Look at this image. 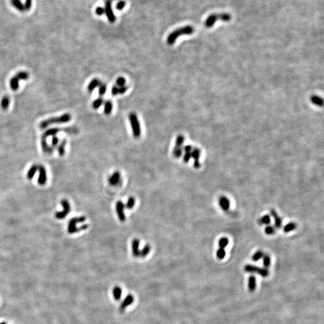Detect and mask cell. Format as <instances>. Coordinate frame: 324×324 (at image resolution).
I'll return each instance as SVG.
<instances>
[{"mask_svg":"<svg viewBox=\"0 0 324 324\" xmlns=\"http://www.w3.org/2000/svg\"><path fill=\"white\" fill-rule=\"evenodd\" d=\"M216 256H217V258L220 260L224 259L226 256V252H225V249L219 248L216 252Z\"/></svg>","mask_w":324,"mask_h":324,"instance_id":"32","label":"cell"},{"mask_svg":"<svg viewBox=\"0 0 324 324\" xmlns=\"http://www.w3.org/2000/svg\"><path fill=\"white\" fill-rule=\"evenodd\" d=\"M151 246L149 244H146L144 247L142 248V249L141 250L140 252V256L139 258H145L151 252Z\"/></svg>","mask_w":324,"mask_h":324,"instance_id":"20","label":"cell"},{"mask_svg":"<svg viewBox=\"0 0 324 324\" xmlns=\"http://www.w3.org/2000/svg\"><path fill=\"white\" fill-rule=\"evenodd\" d=\"M270 214H271V215L273 216V217L274 218L275 226L276 227L277 229L280 228V227H282V219L279 217V215H278V214L277 213L276 211L274 210V209H271V210H270Z\"/></svg>","mask_w":324,"mask_h":324,"instance_id":"14","label":"cell"},{"mask_svg":"<svg viewBox=\"0 0 324 324\" xmlns=\"http://www.w3.org/2000/svg\"><path fill=\"white\" fill-rule=\"evenodd\" d=\"M263 264L265 268H268L271 264V258L268 255H263Z\"/></svg>","mask_w":324,"mask_h":324,"instance_id":"38","label":"cell"},{"mask_svg":"<svg viewBox=\"0 0 324 324\" xmlns=\"http://www.w3.org/2000/svg\"><path fill=\"white\" fill-rule=\"evenodd\" d=\"M121 175L119 171H115L108 178V182L112 186H118L121 183Z\"/></svg>","mask_w":324,"mask_h":324,"instance_id":"8","label":"cell"},{"mask_svg":"<svg viewBox=\"0 0 324 324\" xmlns=\"http://www.w3.org/2000/svg\"><path fill=\"white\" fill-rule=\"evenodd\" d=\"M129 89V87L124 85L121 87H119V94H125Z\"/></svg>","mask_w":324,"mask_h":324,"instance_id":"44","label":"cell"},{"mask_svg":"<svg viewBox=\"0 0 324 324\" xmlns=\"http://www.w3.org/2000/svg\"><path fill=\"white\" fill-rule=\"evenodd\" d=\"M140 241L138 238H134L131 241L132 255L134 258H139L141 250L139 249Z\"/></svg>","mask_w":324,"mask_h":324,"instance_id":"11","label":"cell"},{"mask_svg":"<svg viewBox=\"0 0 324 324\" xmlns=\"http://www.w3.org/2000/svg\"><path fill=\"white\" fill-rule=\"evenodd\" d=\"M182 150L183 148L182 146L175 145L172 151V154L175 158L178 159L181 157L182 154Z\"/></svg>","mask_w":324,"mask_h":324,"instance_id":"22","label":"cell"},{"mask_svg":"<svg viewBox=\"0 0 324 324\" xmlns=\"http://www.w3.org/2000/svg\"><path fill=\"white\" fill-rule=\"evenodd\" d=\"M112 295L113 298L116 301H119L121 297L122 289L119 286H115L112 289Z\"/></svg>","mask_w":324,"mask_h":324,"instance_id":"19","label":"cell"},{"mask_svg":"<svg viewBox=\"0 0 324 324\" xmlns=\"http://www.w3.org/2000/svg\"><path fill=\"white\" fill-rule=\"evenodd\" d=\"M111 94L113 96L119 94V87L116 85L113 86L111 89Z\"/></svg>","mask_w":324,"mask_h":324,"instance_id":"43","label":"cell"},{"mask_svg":"<svg viewBox=\"0 0 324 324\" xmlns=\"http://www.w3.org/2000/svg\"><path fill=\"white\" fill-rule=\"evenodd\" d=\"M184 136L182 134H179L176 138L175 140V145L178 146H182L184 142Z\"/></svg>","mask_w":324,"mask_h":324,"instance_id":"33","label":"cell"},{"mask_svg":"<svg viewBox=\"0 0 324 324\" xmlns=\"http://www.w3.org/2000/svg\"><path fill=\"white\" fill-rule=\"evenodd\" d=\"M19 80L16 78V76H15L14 77H13L10 79V87H11L12 90L16 91V90H18V88H19Z\"/></svg>","mask_w":324,"mask_h":324,"instance_id":"25","label":"cell"},{"mask_svg":"<svg viewBox=\"0 0 324 324\" xmlns=\"http://www.w3.org/2000/svg\"><path fill=\"white\" fill-rule=\"evenodd\" d=\"M16 78L19 80H27L29 77H30V75H29V73L26 72H20L19 73H17L16 74Z\"/></svg>","mask_w":324,"mask_h":324,"instance_id":"28","label":"cell"},{"mask_svg":"<svg viewBox=\"0 0 324 324\" xmlns=\"http://www.w3.org/2000/svg\"><path fill=\"white\" fill-rule=\"evenodd\" d=\"M0 324H7V323H6V322H1V323H0Z\"/></svg>","mask_w":324,"mask_h":324,"instance_id":"48","label":"cell"},{"mask_svg":"<svg viewBox=\"0 0 324 324\" xmlns=\"http://www.w3.org/2000/svg\"><path fill=\"white\" fill-rule=\"evenodd\" d=\"M183 149L184 150L185 153H186V152H189V153H190V152H192V149H193V147H192V145H186L184 147Z\"/></svg>","mask_w":324,"mask_h":324,"instance_id":"47","label":"cell"},{"mask_svg":"<svg viewBox=\"0 0 324 324\" xmlns=\"http://www.w3.org/2000/svg\"><path fill=\"white\" fill-rule=\"evenodd\" d=\"M32 0H25L24 6L25 8V11H28L31 9L32 7Z\"/></svg>","mask_w":324,"mask_h":324,"instance_id":"41","label":"cell"},{"mask_svg":"<svg viewBox=\"0 0 324 324\" xmlns=\"http://www.w3.org/2000/svg\"><path fill=\"white\" fill-rule=\"evenodd\" d=\"M101 83V82L97 78L93 79L91 81H90V82L88 83L87 86L88 91L90 93L93 92L96 88L98 87V86L100 85Z\"/></svg>","mask_w":324,"mask_h":324,"instance_id":"15","label":"cell"},{"mask_svg":"<svg viewBox=\"0 0 324 324\" xmlns=\"http://www.w3.org/2000/svg\"><path fill=\"white\" fill-rule=\"evenodd\" d=\"M66 139H63L58 147V153L60 155L63 156L65 153V148L66 145Z\"/></svg>","mask_w":324,"mask_h":324,"instance_id":"35","label":"cell"},{"mask_svg":"<svg viewBox=\"0 0 324 324\" xmlns=\"http://www.w3.org/2000/svg\"><path fill=\"white\" fill-rule=\"evenodd\" d=\"M126 79L122 76L118 77L116 80V85L118 86V87H121L126 85Z\"/></svg>","mask_w":324,"mask_h":324,"instance_id":"36","label":"cell"},{"mask_svg":"<svg viewBox=\"0 0 324 324\" xmlns=\"http://www.w3.org/2000/svg\"><path fill=\"white\" fill-rule=\"evenodd\" d=\"M231 19V16L229 13H219L212 14L208 16L205 20V25L207 28L212 27L217 20H222L223 21H229Z\"/></svg>","mask_w":324,"mask_h":324,"instance_id":"4","label":"cell"},{"mask_svg":"<svg viewBox=\"0 0 324 324\" xmlns=\"http://www.w3.org/2000/svg\"><path fill=\"white\" fill-rule=\"evenodd\" d=\"M296 227V223H295L293 222H290V223H288L287 225H286L284 226V227H283V231L285 233H288L289 232H291L292 230H293L294 229H295Z\"/></svg>","mask_w":324,"mask_h":324,"instance_id":"30","label":"cell"},{"mask_svg":"<svg viewBox=\"0 0 324 324\" xmlns=\"http://www.w3.org/2000/svg\"><path fill=\"white\" fill-rule=\"evenodd\" d=\"M194 32V28L192 26H185L170 33L167 38V43L169 45H173L178 37L183 35H190Z\"/></svg>","mask_w":324,"mask_h":324,"instance_id":"1","label":"cell"},{"mask_svg":"<svg viewBox=\"0 0 324 324\" xmlns=\"http://www.w3.org/2000/svg\"><path fill=\"white\" fill-rule=\"evenodd\" d=\"M134 298L133 295L131 294L127 295L126 296V298L124 299V300L122 301V303H121L120 307H119V311L121 313L124 312L125 310L126 309V308L129 307L130 305H131L134 302Z\"/></svg>","mask_w":324,"mask_h":324,"instance_id":"9","label":"cell"},{"mask_svg":"<svg viewBox=\"0 0 324 324\" xmlns=\"http://www.w3.org/2000/svg\"><path fill=\"white\" fill-rule=\"evenodd\" d=\"M126 3L125 1H123V0L120 1L116 4V9L117 10H123L124 8V7L126 6Z\"/></svg>","mask_w":324,"mask_h":324,"instance_id":"40","label":"cell"},{"mask_svg":"<svg viewBox=\"0 0 324 324\" xmlns=\"http://www.w3.org/2000/svg\"><path fill=\"white\" fill-rule=\"evenodd\" d=\"M265 232L267 235H273L275 233V228L271 226H268L265 228Z\"/></svg>","mask_w":324,"mask_h":324,"instance_id":"39","label":"cell"},{"mask_svg":"<svg viewBox=\"0 0 324 324\" xmlns=\"http://www.w3.org/2000/svg\"><path fill=\"white\" fill-rule=\"evenodd\" d=\"M263 255H263V253L262 251L259 250V251L256 252L253 255L252 259V260H253V261L256 262V261H258V260H260V259H261L262 258H263Z\"/></svg>","mask_w":324,"mask_h":324,"instance_id":"37","label":"cell"},{"mask_svg":"<svg viewBox=\"0 0 324 324\" xmlns=\"http://www.w3.org/2000/svg\"><path fill=\"white\" fill-rule=\"evenodd\" d=\"M229 244V240L226 237H223L220 239L219 241V245L220 248L225 249Z\"/></svg>","mask_w":324,"mask_h":324,"instance_id":"34","label":"cell"},{"mask_svg":"<svg viewBox=\"0 0 324 324\" xmlns=\"http://www.w3.org/2000/svg\"><path fill=\"white\" fill-rule=\"evenodd\" d=\"M98 95L100 96V97H102L103 96L106 91H107V86L105 83H101L100 84V85L98 86Z\"/></svg>","mask_w":324,"mask_h":324,"instance_id":"31","label":"cell"},{"mask_svg":"<svg viewBox=\"0 0 324 324\" xmlns=\"http://www.w3.org/2000/svg\"><path fill=\"white\" fill-rule=\"evenodd\" d=\"M85 220V217H81L80 218H74L70 222H69V226H68V231L70 233L75 232L78 230L76 228V225L78 223H81Z\"/></svg>","mask_w":324,"mask_h":324,"instance_id":"12","label":"cell"},{"mask_svg":"<svg viewBox=\"0 0 324 324\" xmlns=\"http://www.w3.org/2000/svg\"><path fill=\"white\" fill-rule=\"evenodd\" d=\"M96 13L98 16H101L105 13V8L102 7H98L96 9Z\"/></svg>","mask_w":324,"mask_h":324,"instance_id":"42","label":"cell"},{"mask_svg":"<svg viewBox=\"0 0 324 324\" xmlns=\"http://www.w3.org/2000/svg\"><path fill=\"white\" fill-rule=\"evenodd\" d=\"M191 152H186L185 153V154L183 156V160L184 163H188L191 159Z\"/></svg>","mask_w":324,"mask_h":324,"instance_id":"45","label":"cell"},{"mask_svg":"<svg viewBox=\"0 0 324 324\" xmlns=\"http://www.w3.org/2000/svg\"><path fill=\"white\" fill-rule=\"evenodd\" d=\"M129 120L134 138L136 139L139 138L141 134V129L137 115L134 112L130 113Z\"/></svg>","mask_w":324,"mask_h":324,"instance_id":"3","label":"cell"},{"mask_svg":"<svg viewBox=\"0 0 324 324\" xmlns=\"http://www.w3.org/2000/svg\"><path fill=\"white\" fill-rule=\"evenodd\" d=\"M71 119H72V116L70 114L65 113L61 116H57V117H53V118H49V119L42 121L39 124V127L41 129H45L47 128L50 125L67 123L69 122L71 120Z\"/></svg>","mask_w":324,"mask_h":324,"instance_id":"2","label":"cell"},{"mask_svg":"<svg viewBox=\"0 0 324 324\" xmlns=\"http://www.w3.org/2000/svg\"><path fill=\"white\" fill-rule=\"evenodd\" d=\"M125 208V204L121 201H118L116 202L115 210L118 219L121 222H124L126 220V217L124 212Z\"/></svg>","mask_w":324,"mask_h":324,"instance_id":"7","label":"cell"},{"mask_svg":"<svg viewBox=\"0 0 324 324\" xmlns=\"http://www.w3.org/2000/svg\"><path fill=\"white\" fill-rule=\"evenodd\" d=\"M114 0H106L105 2V14L108 17V19L111 23H113L115 22L116 17L113 13V10L112 9V2Z\"/></svg>","mask_w":324,"mask_h":324,"instance_id":"6","label":"cell"},{"mask_svg":"<svg viewBox=\"0 0 324 324\" xmlns=\"http://www.w3.org/2000/svg\"><path fill=\"white\" fill-rule=\"evenodd\" d=\"M58 142H59L58 138L56 136H53L52 139V145L53 146L57 145V144H58Z\"/></svg>","mask_w":324,"mask_h":324,"instance_id":"46","label":"cell"},{"mask_svg":"<svg viewBox=\"0 0 324 324\" xmlns=\"http://www.w3.org/2000/svg\"><path fill=\"white\" fill-rule=\"evenodd\" d=\"M201 149H199L197 148H193L191 152V157L194 159L193 166L196 169H198L201 166V163L199 162V158L201 157Z\"/></svg>","mask_w":324,"mask_h":324,"instance_id":"10","label":"cell"},{"mask_svg":"<svg viewBox=\"0 0 324 324\" xmlns=\"http://www.w3.org/2000/svg\"><path fill=\"white\" fill-rule=\"evenodd\" d=\"M311 100L312 103L317 106H322L323 105V100L321 97L317 96H313L311 98Z\"/></svg>","mask_w":324,"mask_h":324,"instance_id":"29","label":"cell"},{"mask_svg":"<svg viewBox=\"0 0 324 324\" xmlns=\"http://www.w3.org/2000/svg\"><path fill=\"white\" fill-rule=\"evenodd\" d=\"M10 105V98L7 96H4L1 100V108L6 111L8 109Z\"/></svg>","mask_w":324,"mask_h":324,"instance_id":"23","label":"cell"},{"mask_svg":"<svg viewBox=\"0 0 324 324\" xmlns=\"http://www.w3.org/2000/svg\"><path fill=\"white\" fill-rule=\"evenodd\" d=\"M136 204V199L133 196H130L127 201L126 204H125L126 208H127L128 210H131L133 208Z\"/></svg>","mask_w":324,"mask_h":324,"instance_id":"26","label":"cell"},{"mask_svg":"<svg viewBox=\"0 0 324 324\" xmlns=\"http://www.w3.org/2000/svg\"><path fill=\"white\" fill-rule=\"evenodd\" d=\"M219 205L223 211L229 210L230 208V201L225 196H222L219 199Z\"/></svg>","mask_w":324,"mask_h":324,"instance_id":"13","label":"cell"},{"mask_svg":"<svg viewBox=\"0 0 324 324\" xmlns=\"http://www.w3.org/2000/svg\"><path fill=\"white\" fill-rule=\"evenodd\" d=\"M62 129H59V128H52V129H50L48 130H47L43 134V137L44 138H47L48 136H56V134L57 133H58L60 131H61Z\"/></svg>","mask_w":324,"mask_h":324,"instance_id":"21","label":"cell"},{"mask_svg":"<svg viewBox=\"0 0 324 324\" xmlns=\"http://www.w3.org/2000/svg\"><path fill=\"white\" fill-rule=\"evenodd\" d=\"M104 99L102 97H99L96 99L92 103V106L94 109H98L104 103Z\"/></svg>","mask_w":324,"mask_h":324,"instance_id":"24","label":"cell"},{"mask_svg":"<svg viewBox=\"0 0 324 324\" xmlns=\"http://www.w3.org/2000/svg\"><path fill=\"white\" fill-rule=\"evenodd\" d=\"M256 288V280L255 276L251 275L249 278V289L252 292L255 291Z\"/></svg>","mask_w":324,"mask_h":324,"instance_id":"18","label":"cell"},{"mask_svg":"<svg viewBox=\"0 0 324 324\" xmlns=\"http://www.w3.org/2000/svg\"><path fill=\"white\" fill-rule=\"evenodd\" d=\"M244 271L250 273H257L263 277H266L269 274L268 270L267 268H260L255 265L247 264L244 267Z\"/></svg>","mask_w":324,"mask_h":324,"instance_id":"5","label":"cell"},{"mask_svg":"<svg viewBox=\"0 0 324 324\" xmlns=\"http://www.w3.org/2000/svg\"><path fill=\"white\" fill-rule=\"evenodd\" d=\"M12 4L20 12H25V8L24 4H23L20 0H11Z\"/></svg>","mask_w":324,"mask_h":324,"instance_id":"17","label":"cell"},{"mask_svg":"<svg viewBox=\"0 0 324 324\" xmlns=\"http://www.w3.org/2000/svg\"><path fill=\"white\" fill-rule=\"evenodd\" d=\"M258 223L259 225H268L271 222V218L270 216L268 215H263V217H260L258 220Z\"/></svg>","mask_w":324,"mask_h":324,"instance_id":"27","label":"cell"},{"mask_svg":"<svg viewBox=\"0 0 324 324\" xmlns=\"http://www.w3.org/2000/svg\"><path fill=\"white\" fill-rule=\"evenodd\" d=\"M104 113L107 115H110L113 109V104L112 102L110 100H106L104 101Z\"/></svg>","mask_w":324,"mask_h":324,"instance_id":"16","label":"cell"}]
</instances>
